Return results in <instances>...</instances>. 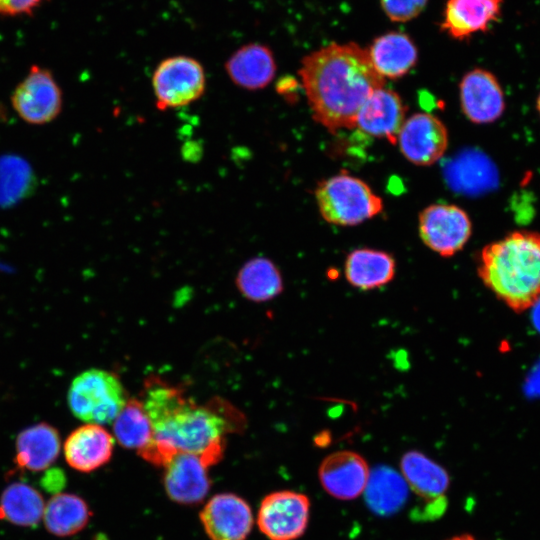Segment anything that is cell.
<instances>
[{
    "label": "cell",
    "mask_w": 540,
    "mask_h": 540,
    "mask_svg": "<svg viewBox=\"0 0 540 540\" xmlns=\"http://www.w3.org/2000/svg\"><path fill=\"white\" fill-rule=\"evenodd\" d=\"M113 423V434L118 443L137 452L153 440V427L141 399L129 398Z\"/></svg>",
    "instance_id": "obj_27"
},
{
    "label": "cell",
    "mask_w": 540,
    "mask_h": 540,
    "mask_svg": "<svg viewBox=\"0 0 540 540\" xmlns=\"http://www.w3.org/2000/svg\"><path fill=\"white\" fill-rule=\"evenodd\" d=\"M44 509L41 494L26 483L9 485L0 497V519L11 524L36 526L43 518Z\"/></svg>",
    "instance_id": "obj_25"
},
{
    "label": "cell",
    "mask_w": 540,
    "mask_h": 540,
    "mask_svg": "<svg viewBox=\"0 0 540 540\" xmlns=\"http://www.w3.org/2000/svg\"><path fill=\"white\" fill-rule=\"evenodd\" d=\"M367 52L373 67L384 79L404 76L418 57L414 42L402 32H389L375 38Z\"/></svg>",
    "instance_id": "obj_19"
},
{
    "label": "cell",
    "mask_w": 540,
    "mask_h": 540,
    "mask_svg": "<svg viewBox=\"0 0 540 540\" xmlns=\"http://www.w3.org/2000/svg\"><path fill=\"white\" fill-rule=\"evenodd\" d=\"M129 399L120 378L113 372L92 368L71 382L67 402L72 414L85 423H112Z\"/></svg>",
    "instance_id": "obj_4"
},
{
    "label": "cell",
    "mask_w": 540,
    "mask_h": 540,
    "mask_svg": "<svg viewBox=\"0 0 540 540\" xmlns=\"http://www.w3.org/2000/svg\"><path fill=\"white\" fill-rule=\"evenodd\" d=\"M209 466L198 455L177 453L164 465L163 484L168 497L180 504L193 505L207 495L211 482Z\"/></svg>",
    "instance_id": "obj_14"
},
{
    "label": "cell",
    "mask_w": 540,
    "mask_h": 540,
    "mask_svg": "<svg viewBox=\"0 0 540 540\" xmlns=\"http://www.w3.org/2000/svg\"><path fill=\"white\" fill-rule=\"evenodd\" d=\"M31 170L19 157L0 159V205L18 201L28 190Z\"/></svg>",
    "instance_id": "obj_28"
},
{
    "label": "cell",
    "mask_w": 540,
    "mask_h": 540,
    "mask_svg": "<svg viewBox=\"0 0 540 540\" xmlns=\"http://www.w3.org/2000/svg\"><path fill=\"white\" fill-rule=\"evenodd\" d=\"M397 141L400 151L415 165L429 166L438 161L448 145L443 122L429 113H417L405 120Z\"/></svg>",
    "instance_id": "obj_10"
},
{
    "label": "cell",
    "mask_w": 540,
    "mask_h": 540,
    "mask_svg": "<svg viewBox=\"0 0 540 540\" xmlns=\"http://www.w3.org/2000/svg\"><path fill=\"white\" fill-rule=\"evenodd\" d=\"M310 500L292 490H280L266 495L261 501L257 524L270 540H296L308 526Z\"/></svg>",
    "instance_id": "obj_8"
},
{
    "label": "cell",
    "mask_w": 540,
    "mask_h": 540,
    "mask_svg": "<svg viewBox=\"0 0 540 540\" xmlns=\"http://www.w3.org/2000/svg\"><path fill=\"white\" fill-rule=\"evenodd\" d=\"M369 474L366 460L360 454L347 450L326 456L318 470L323 489L339 500H353L363 494Z\"/></svg>",
    "instance_id": "obj_12"
},
{
    "label": "cell",
    "mask_w": 540,
    "mask_h": 540,
    "mask_svg": "<svg viewBox=\"0 0 540 540\" xmlns=\"http://www.w3.org/2000/svg\"><path fill=\"white\" fill-rule=\"evenodd\" d=\"M298 74L314 120L330 132L354 128L363 104L385 84L367 50L352 42L305 56Z\"/></svg>",
    "instance_id": "obj_2"
},
{
    "label": "cell",
    "mask_w": 540,
    "mask_h": 540,
    "mask_svg": "<svg viewBox=\"0 0 540 540\" xmlns=\"http://www.w3.org/2000/svg\"><path fill=\"white\" fill-rule=\"evenodd\" d=\"M61 447L60 435L53 426L38 423L22 430L16 439L15 462L19 468L39 472L50 467Z\"/></svg>",
    "instance_id": "obj_20"
},
{
    "label": "cell",
    "mask_w": 540,
    "mask_h": 540,
    "mask_svg": "<svg viewBox=\"0 0 540 540\" xmlns=\"http://www.w3.org/2000/svg\"><path fill=\"white\" fill-rule=\"evenodd\" d=\"M537 109H538V112L540 114V94H539V96L537 98Z\"/></svg>",
    "instance_id": "obj_32"
},
{
    "label": "cell",
    "mask_w": 540,
    "mask_h": 540,
    "mask_svg": "<svg viewBox=\"0 0 540 540\" xmlns=\"http://www.w3.org/2000/svg\"><path fill=\"white\" fill-rule=\"evenodd\" d=\"M141 401L154 435L138 454L156 466L164 467L177 453L198 455L211 466L223 456L226 434L244 424L242 414L225 400L198 404L155 375L145 379Z\"/></svg>",
    "instance_id": "obj_1"
},
{
    "label": "cell",
    "mask_w": 540,
    "mask_h": 540,
    "mask_svg": "<svg viewBox=\"0 0 540 540\" xmlns=\"http://www.w3.org/2000/svg\"><path fill=\"white\" fill-rule=\"evenodd\" d=\"M315 197L321 216L329 223L353 226L379 214L380 197L361 179L339 174L321 181Z\"/></svg>",
    "instance_id": "obj_5"
},
{
    "label": "cell",
    "mask_w": 540,
    "mask_h": 540,
    "mask_svg": "<svg viewBox=\"0 0 540 540\" xmlns=\"http://www.w3.org/2000/svg\"><path fill=\"white\" fill-rule=\"evenodd\" d=\"M478 274L484 285L516 313L540 299V233L514 231L486 245Z\"/></svg>",
    "instance_id": "obj_3"
},
{
    "label": "cell",
    "mask_w": 540,
    "mask_h": 540,
    "mask_svg": "<svg viewBox=\"0 0 540 540\" xmlns=\"http://www.w3.org/2000/svg\"><path fill=\"white\" fill-rule=\"evenodd\" d=\"M48 0H0V16L17 17L31 15Z\"/></svg>",
    "instance_id": "obj_30"
},
{
    "label": "cell",
    "mask_w": 540,
    "mask_h": 540,
    "mask_svg": "<svg viewBox=\"0 0 540 540\" xmlns=\"http://www.w3.org/2000/svg\"><path fill=\"white\" fill-rule=\"evenodd\" d=\"M408 491L402 475L390 467L380 466L370 471L363 493L371 511L379 516H389L403 507Z\"/></svg>",
    "instance_id": "obj_23"
},
{
    "label": "cell",
    "mask_w": 540,
    "mask_h": 540,
    "mask_svg": "<svg viewBox=\"0 0 540 540\" xmlns=\"http://www.w3.org/2000/svg\"><path fill=\"white\" fill-rule=\"evenodd\" d=\"M200 520L210 540H246L253 526L249 504L233 493L210 498L200 512Z\"/></svg>",
    "instance_id": "obj_11"
},
{
    "label": "cell",
    "mask_w": 540,
    "mask_h": 540,
    "mask_svg": "<svg viewBox=\"0 0 540 540\" xmlns=\"http://www.w3.org/2000/svg\"><path fill=\"white\" fill-rule=\"evenodd\" d=\"M503 0H448L441 24L449 36L464 40L485 32L501 14Z\"/></svg>",
    "instance_id": "obj_17"
},
{
    "label": "cell",
    "mask_w": 540,
    "mask_h": 540,
    "mask_svg": "<svg viewBox=\"0 0 540 540\" xmlns=\"http://www.w3.org/2000/svg\"><path fill=\"white\" fill-rule=\"evenodd\" d=\"M404 122L405 106L400 96L383 87L374 91L363 104L355 127L395 144Z\"/></svg>",
    "instance_id": "obj_16"
},
{
    "label": "cell",
    "mask_w": 540,
    "mask_h": 540,
    "mask_svg": "<svg viewBox=\"0 0 540 540\" xmlns=\"http://www.w3.org/2000/svg\"><path fill=\"white\" fill-rule=\"evenodd\" d=\"M113 448L114 438L102 425L86 423L66 438L64 456L70 467L88 473L105 465Z\"/></svg>",
    "instance_id": "obj_15"
},
{
    "label": "cell",
    "mask_w": 540,
    "mask_h": 540,
    "mask_svg": "<svg viewBox=\"0 0 540 540\" xmlns=\"http://www.w3.org/2000/svg\"><path fill=\"white\" fill-rule=\"evenodd\" d=\"M472 225L467 213L451 204H432L419 215V233L431 250L451 257L469 240Z\"/></svg>",
    "instance_id": "obj_9"
},
{
    "label": "cell",
    "mask_w": 540,
    "mask_h": 540,
    "mask_svg": "<svg viewBox=\"0 0 540 540\" xmlns=\"http://www.w3.org/2000/svg\"><path fill=\"white\" fill-rule=\"evenodd\" d=\"M428 0H380L385 15L393 22H407L417 17Z\"/></svg>",
    "instance_id": "obj_29"
},
{
    "label": "cell",
    "mask_w": 540,
    "mask_h": 540,
    "mask_svg": "<svg viewBox=\"0 0 540 540\" xmlns=\"http://www.w3.org/2000/svg\"><path fill=\"white\" fill-rule=\"evenodd\" d=\"M91 517L87 503L79 496L69 493L54 495L43 513L47 530L56 536H71L81 531Z\"/></svg>",
    "instance_id": "obj_24"
},
{
    "label": "cell",
    "mask_w": 540,
    "mask_h": 540,
    "mask_svg": "<svg viewBox=\"0 0 540 540\" xmlns=\"http://www.w3.org/2000/svg\"><path fill=\"white\" fill-rule=\"evenodd\" d=\"M400 469L409 489L424 500L444 497L449 487L447 471L419 451L405 453L400 461Z\"/></svg>",
    "instance_id": "obj_22"
},
{
    "label": "cell",
    "mask_w": 540,
    "mask_h": 540,
    "mask_svg": "<svg viewBox=\"0 0 540 540\" xmlns=\"http://www.w3.org/2000/svg\"><path fill=\"white\" fill-rule=\"evenodd\" d=\"M460 102L465 116L475 124L492 123L505 110L503 91L497 78L481 68L469 71L462 78Z\"/></svg>",
    "instance_id": "obj_13"
},
{
    "label": "cell",
    "mask_w": 540,
    "mask_h": 540,
    "mask_svg": "<svg viewBox=\"0 0 540 540\" xmlns=\"http://www.w3.org/2000/svg\"><path fill=\"white\" fill-rule=\"evenodd\" d=\"M236 284L247 299L256 302L271 300L283 290L278 268L264 257L246 262L238 272Z\"/></svg>",
    "instance_id": "obj_26"
},
{
    "label": "cell",
    "mask_w": 540,
    "mask_h": 540,
    "mask_svg": "<svg viewBox=\"0 0 540 540\" xmlns=\"http://www.w3.org/2000/svg\"><path fill=\"white\" fill-rule=\"evenodd\" d=\"M395 270V260L390 254L368 248L352 251L344 266L347 281L360 290L388 284L394 278Z\"/></svg>",
    "instance_id": "obj_21"
},
{
    "label": "cell",
    "mask_w": 540,
    "mask_h": 540,
    "mask_svg": "<svg viewBox=\"0 0 540 540\" xmlns=\"http://www.w3.org/2000/svg\"><path fill=\"white\" fill-rule=\"evenodd\" d=\"M11 103L23 121L32 125H43L60 114L62 91L49 69L32 65L14 89Z\"/></svg>",
    "instance_id": "obj_7"
},
{
    "label": "cell",
    "mask_w": 540,
    "mask_h": 540,
    "mask_svg": "<svg viewBox=\"0 0 540 540\" xmlns=\"http://www.w3.org/2000/svg\"><path fill=\"white\" fill-rule=\"evenodd\" d=\"M447 540H478V539L475 538L471 534L465 533V534H460V535L454 536V537H452L450 539H447Z\"/></svg>",
    "instance_id": "obj_31"
},
{
    "label": "cell",
    "mask_w": 540,
    "mask_h": 540,
    "mask_svg": "<svg viewBox=\"0 0 540 540\" xmlns=\"http://www.w3.org/2000/svg\"><path fill=\"white\" fill-rule=\"evenodd\" d=\"M225 70L235 85L255 91L270 84L276 73V63L269 47L250 43L240 47L228 58Z\"/></svg>",
    "instance_id": "obj_18"
},
{
    "label": "cell",
    "mask_w": 540,
    "mask_h": 540,
    "mask_svg": "<svg viewBox=\"0 0 540 540\" xmlns=\"http://www.w3.org/2000/svg\"><path fill=\"white\" fill-rule=\"evenodd\" d=\"M152 87L159 110L187 106L204 94L205 71L201 63L192 57H168L154 70Z\"/></svg>",
    "instance_id": "obj_6"
}]
</instances>
